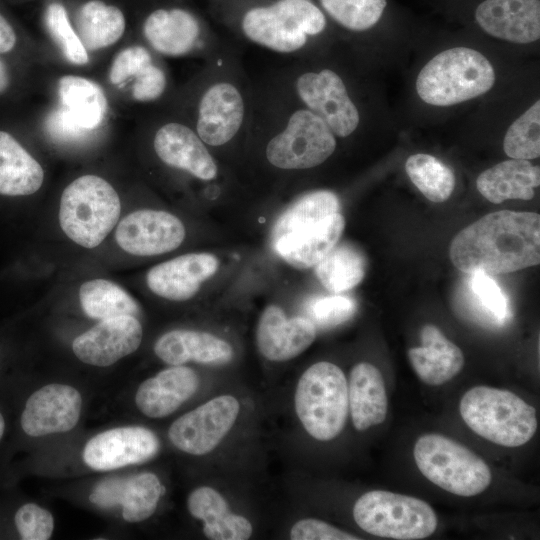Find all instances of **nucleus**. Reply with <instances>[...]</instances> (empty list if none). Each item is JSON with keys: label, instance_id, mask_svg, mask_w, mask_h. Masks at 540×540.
<instances>
[{"label": "nucleus", "instance_id": "nucleus-1", "mask_svg": "<svg viewBox=\"0 0 540 540\" xmlns=\"http://www.w3.org/2000/svg\"><path fill=\"white\" fill-rule=\"evenodd\" d=\"M449 256L467 274H505L538 265L540 216L510 210L486 214L453 238Z\"/></svg>", "mask_w": 540, "mask_h": 540}, {"label": "nucleus", "instance_id": "nucleus-2", "mask_svg": "<svg viewBox=\"0 0 540 540\" xmlns=\"http://www.w3.org/2000/svg\"><path fill=\"white\" fill-rule=\"evenodd\" d=\"M337 195L328 190L307 193L277 219L271 246L285 262L297 269L315 266L339 241L345 219Z\"/></svg>", "mask_w": 540, "mask_h": 540}, {"label": "nucleus", "instance_id": "nucleus-3", "mask_svg": "<svg viewBox=\"0 0 540 540\" xmlns=\"http://www.w3.org/2000/svg\"><path fill=\"white\" fill-rule=\"evenodd\" d=\"M327 26L325 13L312 0H276L244 12L240 30L245 39L269 51L296 55Z\"/></svg>", "mask_w": 540, "mask_h": 540}, {"label": "nucleus", "instance_id": "nucleus-4", "mask_svg": "<svg viewBox=\"0 0 540 540\" xmlns=\"http://www.w3.org/2000/svg\"><path fill=\"white\" fill-rule=\"evenodd\" d=\"M490 61L479 51L454 47L434 56L419 72L416 91L434 106H451L488 92L495 83Z\"/></svg>", "mask_w": 540, "mask_h": 540}, {"label": "nucleus", "instance_id": "nucleus-5", "mask_svg": "<svg viewBox=\"0 0 540 540\" xmlns=\"http://www.w3.org/2000/svg\"><path fill=\"white\" fill-rule=\"evenodd\" d=\"M459 410L473 432L501 446H522L537 430L535 408L508 390L475 386L462 396Z\"/></svg>", "mask_w": 540, "mask_h": 540}, {"label": "nucleus", "instance_id": "nucleus-6", "mask_svg": "<svg viewBox=\"0 0 540 540\" xmlns=\"http://www.w3.org/2000/svg\"><path fill=\"white\" fill-rule=\"evenodd\" d=\"M290 98L272 122L277 128L267 141L266 159L281 170L314 168L334 153L336 137L319 116Z\"/></svg>", "mask_w": 540, "mask_h": 540}, {"label": "nucleus", "instance_id": "nucleus-7", "mask_svg": "<svg viewBox=\"0 0 540 540\" xmlns=\"http://www.w3.org/2000/svg\"><path fill=\"white\" fill-rule=\"evenodd\" d=\"M120 212V198L113 186L99 176L87 174L64 189L59 222L73 242L85 248H95L115 227Z\"/></svg>", "mask_w": 540, "mask_h": 540}, {"label": "nucleus", "instance_id": "nucleus-8", "mask_svg": "<svg viewBox=\"0 0 540 540\" xmlns=\"http://www.w3.org/2000/svg\"><path fill=\"white\" fill-rule=\"evenodd\" d=\"M296 414L314 439L329 441L345 427L349 412L348 383L335 364L321 361L299 378L294 395Z\"/></svg>", "mask_w": 540, "mask_h": 540}, {"label": "nucleus", "instance_id": "nucleus-9", "mask_svg": "<svg viewBox=\"0 0 540 540\" xmlns=\"http://www.w3.org/2000/svg\"><path fill=\"white\" fill-rule=\"evenodd\" d=\"M413 455L420 472L452 494L475 496L491 483L488 465L469 448L444 435L428 433L420 436Z\"/></svg>", "mask_w": 540, "mask_h": 540}, {"label": "nucleus", "instance_id": "nucleus-10", "mask_svg": "<svg viewBox=\"0 0 540 540\" xmlns=\"http://www.w3.org/2000/svg\"><path fill=\"white\" fill-rule=\"evenodd\" d=\"M353 518L369 534L398 540L427 538L438 524L427 502L384 490L361 495L354 504Z\"/></svg>", "mask_w": 540, "mask_h": 540}, {"label": "nucleus", "instance_id": "nucleus-11", "mask_svg": "<svg viewBox=\"0 0 540 540\" xmlns=\"http://www.w3.org/2000/svg\"><path fill=\"white\" fill-rule=\"evenodd\" d=\"M251 119V100L246 85L227 71L212 73L196 104L193 129L200 139L208 147H223L251 126Z\"/></svg>", "mask_w": 540, "mask_h": 540}, {"label": "nucleus", "instance_id": "nucleus-12", "mask_svg": "<svg viewBox=\"0 0 540 540\" xmlns=\"http://www.w3.org/2000/svg\"><path fill=\"white\" fill-rule=\"evenodd\" d=\"M288 83L289 95L319 116L336 138H346L356 131L360 124L359 110L334 70L294 71Z\"/></svg>", "mask_w": 540, "mask_h": 540}, {"label": "nucleus", "instance_id": "nucleus-13", "mask_svg": "<svg viewBox=\"0 0 540 540\" xmlns=\"http://www.w3.org/2000/svg\"><path fill=\"white\" fill-rule=\"evenodd\" d=\"M239 411L240 404L234 396H218L176 419L168 430V437L185 453L205 455L227 435Z\"/></svg>", "mask_w": 540, "mask_h": 540}, {"label": "nucleus", "instance_id": "nucleus-14", "mask_svg": "<svg viewBox=\"0 0 540 540\" xmlns=\"http://www.w3.org/2000/svg\"><path fill=\"white\" fill-rule=\"evenodd\" d=\"M185 227L175 215L161 210L134 211L119 222L115 237L124 251L136 256H153L178 248Z\"/></svg>", "mask_w": 540, "mask_h": 540}, {"label": "nucleus", "instance_id": "nucleus-15", "mask_svg": "<svg viewBox=\"0 0 540 540\" xmlns=\"http://www.w3.org/2000/svg\"><path fill=\"white\" fill-rule=\"evenodd\" d=\"M159 448V439L151 430L141 426L118 427L92 437L84 447L83 460L94 470L108 471L144 463Z\"/></svg>", "mask_w": 540, "mask_h": 540}, {"label": "nucleus", "instance_id": "nucleus-16", "mask_svg": "<svg viewBox=\"0 0 540 540\" xmlns=\"http://www.w3.org/2000/svg\"><path fill=\"white\" fill-rule=\"evenodd\" d=\"M82 397L72 386L48 384L30 395L21 414L23 431L32 437L67 432L79 421Z\"/></svg>", "mask_w": 540, "mask_h": 540}, {"label": "nucleus", "instance_id": "nucleus-17", "mask_svg": "<svg viewBox=\"0 0 540 540\" xmlns=\"http://www.w3.org/2000/svg\"><path fill=\"white\" fill-rule=\"evenodd\" d=\"M142 333V326L134 316L108 318L76 337L72 349L82 362L106 367L135 352Z\"/></svg>", "mask_w": 540, "mask_h": 540}, {"label": "nucleus", "instance_id": "nucleus-18", "mask_svg": "<svg viewBox=\"0 0 540 540\" xmlns=\"http://www.w3.org/2000/svg\"><path fill=\"white\" fill-rule=\"evenodd\" d=\"M153 146L158 158L170 167L186 171L202 181L218 176V166L208 146L186 124H163L155 133Z\"/></svg>", "mask_w": 540, "mask_h": 540}, {"label": "nucleus", "instance_id": "nucleus-19", "mask_svg": "<svg viewBox=\"0 0 540 540\" xmlns=\"http://www.w3.org/2000/svg\"><path fill=\"white\" fill-rule=\"evenodd\" d=\"M316 338V326L306 317H287L277 305L262 312L256 330L259 352L268 360L283 362L304 352Z\"/></svg>", "mask_w": 540, "mask_h": 540}, {"label": "nucleus", "instance_id": "nucleus-20", "mask_svg": "<svg viewBox=\"0 0 540 540\" xmlns=\"http://www.w3.org/2000/svg\"><path fill=\"white\" fill-rule=\"evenodd\" d=\"M475 20L489 35L528 44L540 38L539 0H484L475 10Z\"/></svg>", "mask_w": 540, "mask_h": 540}, {"label": "nucleus", "instance_id": "nucleus-21", "mask_svg": "<svg viewBox=\"0 0 540 540\" xmlns=\"http://www.w3.org/2000/svg\"><path fill=\"white\" fill-rule=\"evenodd\" d=\"M218 266V259L210 253H189L151 268L146 282L149 289L160 297L185 301L216 273Z\"/></svg>", "mask_w": 540, "mask_h": 540}, {"label": "nucleus", "instance_id": "nucleus-22", "mask_svg": "<svg viewBox=\"0 0 540 540\" xmlns=\"http://www.w3.org/2000/svg\"><path fill=\"white\" fill-rule=\"evenodd\" d=\"M143 33L149 45L164 56H184L203 45L199 20L182 8L153 11L144 22Z\"/></svg>", "mask_w": 540, "mask_h": 540}, {"label": "nucleus", "instance_id": "nucleus-23", "mask_svg": "<svg viewBox=\"0 0 540 540\" xmlns=\"http://www.w3.org/2000/svg\"><path fill=\"white\" fill-rule=\"evenodd\" d=\"M199 382L193 369L172 366L140 384L135 396L136 405L148 417H166L196 393Z\"/></svg>", "mask_w": 540, "mask_h": 540}, {"label": "nucleus", "instance_id": "nucleus-24", "mask_svg": "<svg viewBox=\"0 0 540 540\" xmlns=\"http://www.w3.org/2000/svg\"><path fill=\"white\" fill-rule=\"evenodd\" d=\"M422 345L408 350L409 362L417 376L427 385H442L454 378L464 366L461 349L434 325L420 332Z\"/></svg>", "mask_w": 540, "mask_h": 540}, {"label": "nucleus", "instance_id": "nucleus-25", "mask_svg": "<svg viewBox=\"0 0 540 540\" xmlns=\"http://www.w3.org/2000/svg\"><path fill=\"white\" fill-rule=\"evenodd\" d=\"M154 352L165 363L177 366L194 361L202 364H225L233 358V348L225 340L202 331L172 330L154 345Z\"/></svg>", "mask_w": 540, "mask_h": 540}, {"label": "nucleus", "instance_id": "nucleus-26", "mask_svg": "<svg viewBox=\"0 0 540 540\" xmlns=\"http://www.w3.org/2000/svg\"><path fill=\"white\" fill-rule=\"evenodd\" d=\"M348 383L349 410L354 427L364 431L384 422L388 398L383 376L368 362L356 364Z\"/></svg>", "mask_w": 540, "mask_h": 540}, {"label": "nucleus", "instance_id": "nucleus-27", "mask_svg": "<svg viewBox=\"0 0 540 540\" xmlns=\"http://www.w3.org/2000/svg\"><path fill=\"white\" fill-rule=\"evenodd\" d=\"M540 184V168L528 160L510 159L483 171L476 180L479 193L499 204L506 200H530Z\"/></svg>", "mask_w": 540, "mask_h": 540}, {"label": "nucleus", "instance_id": "nucleus-28", "mask_svg": "<svg viewBox=\"0 0 540 540\" xmlns=\"http://www.w3.org/2000/svg\"><path fill=\"white\" fill-rule=\"evenodd\" d=\"M189 513L203 522V533L211 540H246L253 531L245 517L230 513L223 496L203 486L193 490L187 499Z\"/></svg>", "mask_w": 540, "mask_h": 540}, {"label": "nucleus", "instance_id": "nucleus-29", "mask_svg": "<svg viewBox=\"0 0 540 540\" xmlns=\"http://www.w3.org/2000/svg\"><path fill=\"white\" fill-rule=\"evenodd\" d=\"M459 293L462 314L484 327H500L508 318V301L498 283L484 272L468 273Z\"/></svg>", "mask_w": 540, "mask_h": 540}, {"label": "nucleus", "instance_id": "nucleus-30", "mask_svg": "<svg viewBox=\"0 0 540 540\" xmlns=\"http://www.w3.org/2000/svg\"><path fill=\"white\" fill-rule=\"evenodd\" d=\"M44 171L9 133L0 131V194L26 196L42 186Z\"/></svg>", "mask_w": 540, "mask_h": 540}, {"label": "nucleus", "instance_id": "nucleus-31", "mask_svg": "<svg viewBox=\"0 0 540 540\" xmlns=\"http://www.w3.org/2000/svg\"><path fill=\"white\" fill-rule=\"evenodd\" d=\"M61 106L86 130L99 127L107 112V99L95 82L80 76L65 75L58 83Z\"/></svg>", "mask_w": 540, "mask_h": 540}, {"label": "nucleus", "instance_id": "nucleus-32", "mask_svg": "<svg viewBox=\"0 0 540 540\" xmlns=\"http://www.w3.org/2000/svg\"><path fill=\"white\" fill-rule=\"evenodd\" d=\"M77 34L86 50L96 51L115 44L125 31L122 11L100 0L84 3L76 15Z\"/></svg>", "mask_w": 540, "mask_h": 540}, {"label": "nucleus", "instance_id": "nucleus-33", "mask_svg": "<svg viewBox=\"0 0 540 540\" xmlns=\"http://www.w3.org/2000/svg\"><path fill=\"white\" fill-rule=\"evenodd\" d=\"M315 266L320 283L330 292L340 293L363 280L366 259L357 247L342 243L335 245Z\"/></svg>", "mask_w": 540, "mask_h": 540}, {"label": "nucleus", "instance_id": "nucleus-34", "mask_svg": "<svg viewBox=\"0 0 540 540\" xmlns=\"http://www.w3.org/2000/svg\"><path fill=\"white\" fill-rule=\"evenodd\" d=\"M79 299L84 313L94 319L130 315L136 317L140 308L123 288L106 279H93L83 283Z\"/></svg>", "mask_w": 540, "mask_h": 540}, {"label": "nucleus", "instance_id": "nucleus-35", "mask_svg": "<svg viewBox=\"0 0 540 540\" xmlns=\"http://www.w3.org/2000/svg\"><path fill=\"white\" fill-rule=\"evenodd\" d=\"M405 170L417 189L432 202L446 201L455 188L453 171L432 155H411L406 160Z\"/></svg>", "mask_w": 540, "mask_h": 540}, {"label": "nucleus", "instance_id": "nucleus-36", "mask_svg": "<svg viewBox=\"0 0 540 540\" xmlns=\"http://www.w3.org/2000/svg\"><path fill=\"white\" fill-rule=\"evenodd\" d=\"M164 493L165 487L153 473L145 472L127 478L120 504L124 520L134 523L149 518Z\"/></svg>", "mask_w": 540, "mask_h": 540}, {"label": "nucleus", "instance_id": "nucleus-37", "mask_svg": "<svg viewBox=\"0 0 540 540\" xmlns=\"http://www.w3.org/2000/svg\"><path fill=\"white\" fill-rule=\"evenodd\" d=\"M322 11L343 28L363 32L378 23L386 0H319Z\"/></svg>", "mask_w": 540, "mask_h": 540}, {"label": "nucleus", "instance_id": "nucleus-38", "mask_svg": "<svg viewBox=\"0 0 540 540\" xmlns=\"http://www.w3.org/2000/svg\"><path fill=\"white\" fill-rule=\"evenodd\" d=\"M503 149L512 159L530 160L540 155V101L537 100L508 128Z\"/></svg>", "mask_w": 540, "mask_h": 540}, {"label": "nucleus", "instance_id": "nucleus-39", "mask_svg": "<svg viewBox=\"0 0 540 540\" xmlns=\"http://www.w3.org/2000/svg\"><path fill=\"white\" fill-rule=\"evenodd\" d=\"M46 27L66 59L75 65L88 63L86 48L74 31L63 5L52 3L45 13Z\"/></svg>", "mask_w": 540, "mask_h": 540}, {"label": "nucleus", "instance_id": "nucleus-40", "mask_svg": "<svg viewBox=\"0 0 540 540\" xmlns=\"http://www.w3.org/2000/svg\"><path fill=\"white\" fill-rule=\"evenodd\" d=\"M356 311L355 301L344 295L318 297L308 304L310 320L314 325L328 328L349 320Z\"/></svg>", "mask_w": 540, "mask_h": 540}, {"label": "nucleus", "instance_id": "nucleus-41", "mask_svg": "<svg viewBox=\"0 0 540 540\" xmlns=\"http://www.w3.org/2000/svg\"><path fill=\"white\" fill-rule=\"evenodd\" d=\"M14 522L23 540H47L54 528L52 514L35 503L22 505L15 513Z\"/></svg>", "mask_w": 540, "mask_h": 540}, {"label": "nucleus", "instance_id": "nucleus-42", "mask_svg": "<svg viewBox=\"0 0 540 540\" xmlns=\"http://www.w3.org/2000/svg\"><path fill=\"white\" fill-rule=\"evenodd\" d=\"M152 62L153 58L148 49L139 45L129 46L115 56L110 67L109 80L113 85L119 86L137 77Z\"/></svg>", "mask_w": 540, "mask_h": 540}, {"label": "nucleus", "instance_id": "nucleus-43", "mask_svg": "<svg viewBox=\"0 0 540 540\" xmlns=\"http://www.w3.org/2000/svg\"><path fill=\"white\" fill-rule=\"evenodd\" d=\"M166 87L164 70L152 62L134 78L132 96L138 102H152L163 95Z\"/></svg>", "mask_w": 540, "mask_h": 540}, {"label": "nucleus", "instance_id": "nucleus-44", "mask_svg": "<svg viewBox=\"0 0 540 540\" xmlns=\"http://www.w3.org/2000/svg\"><path fill=\"white\" fill-rule=\"evenodd\" d=\"M292 540H358L359 537L342 531L318 519L297 521L290 531Z\"/></svg>", "mask_w": 540, "mask_h": 540}, {"label": "nucleus", "instance_id": "nucleus-45", "mask_svg": "<svg viewBox=\"0 0 540 540\" xmlns=\"http://www.w3.org/2000/svg\"><path fill=\"white\" fill-rule=\"evenodd\" d=\"M45 127L48 134L59 141H77L83 139L90 132L79 126L62 106L48 115Z\"/></svg>", "mask_w": 540, "mask_h": 540}, {"label": "nucleus", "instance_id": "nucleus-46", "mask_svg": "<svg viewBox=\"0 0 540 540\" xmlns=\"http://www.w3.org/2000/svg\"><path fill=\"white\" fill-rule=\"evenodd\" d=\"M126 479L123 477H113L103 480L91 492L89 496L90 501L104 509L120 505Z\"/></svg>", "mask_w": 540, "mask_h": 540}, {"label": "nucleus", "instance_id": "nucleus-47", "mask_svg": "<svg viewBox=\"0 0 540 540\" xmlns=\"http://www.w3.org/2000/svg\"><path fill=\"white\" fill-rule=\"evenodd\" d=\"M16 45V33L10 23L0 14V53L11 51Z\"/></svg>", "mask_w": 540, "mask_h": 540}, {"label": "nucleus", "instance_id": "nucleus-48", "mask_svg": "<svg viewBox=\"0 0 540 540\" xmlns=\"http://www.w3.org/2000/svg\"><path fill=\"white\" fill-rule=\"evenodd\" d=\"M9 86V74L6 65L0 59V94H2Z\"/></svg>", "mask_w": 540, "mask_h": 540}, {"label": "nucleus", "instance_id": "nucleus-49", "mask_svg": "<svg viewBox=\"0 0 540 540\" xmlns=\"http://www.w3.org/2000/svg\"><path fill=\"white\" fill-rule=\"evenodd\" d=\"M4 431H5V420H4L3 415L0 412V440L3 437Z\"/></svg>", "mask_w": 540, "mask_h": 540}]
</instances>
